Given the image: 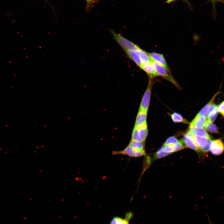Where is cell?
<instances>
[{
	"label": "cell",
	"instance_id": "cell-21",
	"mask_svg": "<svg viewBox=\"0 0 224 224\" xmlns=\"http://www.w3.org/2000/svg\"><path fill=\"white\" fill-rule=\"evenodd\" d=\"M219 111L218 110L217 106L211 112L209 113V114L207 118V120L211 123H213L215 120Z\"/></svg>",
	"mask_w": 224,
	"mask_h": 224
},
{
	"label": "cell",
	"instance_id": "cell-9",
	"mask_svg": "<svg viewBox=\"0 0 224 224\" xmlns=\"http://www.w3.org/2000/svg\"><path fill=\"white\" fill-rule=\"evenodd\" d=\"M206 120L205 117L197 114L191 122L189 126L202 129L204 128Z\"/></svg>",
	"mask_w": 224,
	"mask_h": 224
},
{
	"label": "cell",
	"instance_id": "cell-1",
	"mask_svg": "<svg viewBox=\"0 0 224 224\" xmlns=\"http://www.w3.org/2000/svg\"><path fill=\"white\" fill-rule=\"evenodd\" d=\"M110 31L114 40L124 50L132 49L137 51L139 48L138 45L127 39L122 35L117 34L113 30H110Z\"/></svg>",
	"mask_w": 224,
	"mask_h": 224
},
{
	"label": "cell",
	"instance_id": "cell-22",
	"mask_svg": "<svg viewBox=\"0 0 224 224\" xmlns=\"http://www.w3.org/2000/svg\"><path fill=\"white\" fill-rule=\"evenodd\" d=\"M169 154L165 152L164 149V146H163L156 152L154 156L156 159H159L164 157Z\"/></svg>",
	"mask_w": 224,
	"mask_h": 224
},
{
	"label": "cell",
	"instance_id": "cell-19",
	"mask_svg": "<svg viewBox=\"0 0 224 224\" xmlns=\"http://www.w3.org/2000/svg\"><path fill=\"white\" fill-rule=\"evenodd\" d=\"M171 117L172 121L175 123H183L189 124L188 122L184 119L180 114L174 112L171 115Z\"/></svg>",
	"mask_w": 224,
	"mask_h": 224
},
{
	"label": "cell",
	"instance_id": "cell-12",
	"mask_svg": "<svg viewBox=\"0 0 224 224\" xmlns=\"http://www.w3.org/2000/svg\"><path fill=\"white\" fill-rule=\"evenodd\" d=\"M211 138L193 135L192 141L195 145L199 149L203 147Z\"/></svg>",
	"mask_w": 224,
	"mask_h": 224
},
{
	"label": "cell",
	"instance_id": "cell-31",
	"mask_svg": "<svg viewBox=\"0 0 224 224\" xmlns=\"http://www.w3.org/2000/svg\"><path fill=\"white\" fill-rule=\"evenodd\" d=\"M45 0V1L46 2H47V3H49V4H50L49 3V2H48L47 0Z\"/></svg>",
	"mask_w": 224,
	"mask_h": 224
},
{
	"label": "cell",
	"instance_id": "cell-14",
	"mask_svg": "<svg viewBox=\"0 0 224 224\" xmlns=\"http://www.w3.org/2000/svg\"><path fill=\"white\" fill-rule=\"evenodd\" d=\"M218 93L219 92H218L216 94L210 101L201 109L197 114L199 115L203 116L206 117L208 114L210 105L214 100L215 97Z\"/></svg>",
	"mask_w": 224,
	"mask_h": 224
},
{
	"label": "cell",
	"instance_id": "cell-28",
	"mask_svg": "<svg viewBox=\"0 0 224 224\" xmlns=\"http://www.w3.org/2000/svg\"><path fill=\"white\" fill-rule=\"evenodd\" d=\"M86 2V9L88 10L90 8V7L91 6L92 3L95 2L97 0H85Z\"/></svg>",
	"mask_w": 224,
	"mask_h": 224
},
{
	"label": "cell",
	"instance_id": "cell-2",
	"mask_svg": "<svg viewBox=\"0 0 224 224\" xmlns=\"http://www.w3.org/2000/svg\"><path fill=\"white\" fill-rule=\"evenodd\" d=\"M150 63L153 66L155 70L159 76L172 82L175 86H178L176 82L169 74V72L162 66L161 65L150 58Z\"/></svg>",
	"mask_w": 224,
	"mask_h": 224
},
{
	"label": "cell",
	"instance_id": "cell-29",
	"mask_svg": "<svg viewBox=\"0 0 224 224\" xmlns=\"http://www.w3.org/2000/svg\"><path fill=\"white\" fill-rule=\"evenodd\" d=\"M175 0H167L166 2H167V3H170L171 2H173Z\"/></svg>",
	"mask_w": 224,
	"mask_h": 224
},
{
	"label": "cell",
	"instance_id": "cell-4",
	"mask_svg": "<svg viewBox=\"0 0 224 224\" xmlns=\"http://www.w3.org/2000/svg\"><path fill=\"white\" fill-rule=\"evenodd\" d=\"M209 151L214 155L218 156L222 154L224 152V143L221 139L212 141Z\"/></svg>",
	"mask_w": 224,
	"mask_h": 224
},
{
	"label": "cell",
	"instance_id": "cell-23",
	"mask_svg": "<svg viewBox=\"0 0 224 224\" xmlns=\"http://www.w3.org/2000/svg\"><path fill=\"white\" fill-rule=\"evenodd\" d=\"M132 140L141 142L139 137V130L138 128L135 127H134L132 133Z\"/></svg>",
	"mask_w": 224,
	"mask_h": 224
},
{
	"label": "cell",
	"instance_id": "cell-24",
	"mask_svg": "<svg viewBox=\"0 0 224 224\" xmlns=\"http://www.w3.org/2000/svg\"><path fill=\"white\" fill-rule=\"evenodd\" d=\"M178 139L174 137H169L166 140L164 144V146H166L172 145L179 142Z\"/></svg>",
	"mask_w": 224,
	"mask_h": 224
},
{
	"label": "cell",
	"instance_id": "cell-8",
	"mask_svg": "<svg viewBox=\"0 0 224 224\" xmlns=\"http://www.w3.org/2000/svg\"><path fill=\"white\" fill-rule=\"evenodd\" d=\"M124 50L129 58L132 60L137 65L141 68L143 64L138 52L132 49Z\"/></svg>",
	"mask_w": 224,
	"mask_h": 224
},
{
	"label": "cell",
	"instance_id": "cell-26",
	"mask_svg": "<svg viewBox=\"0 0 224 224\" xmlns=\"http://www.w3.org/2000/svg\"><path fill=\"white\" fill-rule=\"evenodd\" d=\"M212 140L210 139L208 142L202 147L199 149L202 152L207 153L209 151L210 147Z\"/></svg>",
	"mask_w": 224,
	"mask_h": 224
},
{
	"label": "cell",
	"instance_id": "cell-25",
	"mask_svg": "<svg viewBox=\"0 0 224 224\" xmlns=\"http://www.w3.org/2000/svg\"><path fill=\"white\" fill-rule=\"evenodd\" d=\"M183 143L180 141L175 144L171 145L174 152L178 151L184 148Z\"/></svg>",
	"mask_w": 224,
	"mask_h": 224
},
{
	"label": "cell",
	"instance_id": "cell-15",
	"mask_svg": "<svg viewBox=\"0 0 224 224\" xmlns=\"http://www.w3.org/2000/svg\"><path fill=\"white\" fill-rule=\"evenodd\" d=\"M142 64L150 63V58L148 53L139 48L137 51Z\"/></svg>",
	"mask_w": 224,
	"mask_h": 224
},
{
	"label": "cell",
	"instance_id": "cell-18",
	"mask_svg": "<svg viewBox=\"0 0 224 224\" xmlns=\"http://www.w3.org/2000/svg\"><path fill=\"white\" fill-rule=\"evenodd\" d=\"M204 128L211 133H219L218 129L216 125L209 122L207 119Z\"/></svg>",
	"mask_w": 224,
	"mask_h": 224
},
{
	"label": "cell",
	"instance_id": "cell-30",
	"mask_svg": "<svg viewBox=\"0 0 224 224\" xmlns=\"http://www.w3.org/2000/svg\"><path fill=\"white\" fill-rule=\"evenodd\" d=\"M209 224H214L212 222H211L210 220H209Z\"/></svg>",
	"mask_w": 224,
	"mask_h": 224
},
{
	"label": "cell",
	"instance_id": "cell-6",
	"mask_svg": "<svg viewBox=\"0 0 224 224\" xmlns=\"http://www.w3.org/2000/svg\"><path fill=\"white\" fill-rule=\"evenodd\" d=\"M148 54L152 59L163 67L169 72V67L163 54L152 52L148 53Z\"/></svg>",
	"mask_w": 224,
	"mask_h": 224
},
{
	"label": "cell",
	"instance_id": "cell-7",
	"mask_svg": "<svg viewBox=\"0 0 224 224\" xmlns=\"http://www.w3.org/2000/svg\"><path fill=\"white\" fill-rule=\"evenodd\" d=\"M133 216L132 212H128L125 214L124 218L119 217H114L111 219L110 224H129V221Z\"/></svg>",
	"mask_w": 224,
	"mask_h": 224
},
{
	"label": "cell",
	"instance_id": "cell-16",
	"mask_svg": "<svg viewBox=\"0 0 224 224\" xmlns=\"http://www.w3.org/2000/svg\"><path fill=\"white\" fill-rule=\"evenodd\" d=\"M138 128L139 130V135L141 141L142 142H144L146 140L148 133L147 124L140 128Z\"/></svg>",
	"mask_w": 224,
	"mask_h": 224
},
{
	"label": "cell",
	"instance_id": "cell-13",
	"mask_svg": "<svg viewBox=\"0 0 224 224\" xmlns=\"http://www.w3.org/2000/svg\"><path fill=\"white\" fill-rule=\"evenodd\" d=\"M188 131L193 135L211 138L208 134L203 129H198L193 127L189 126Z\"/></svg>",
	"mask_w": 224,
	"mask_h": 224
},
{
	"label": "cell",
	"instance_id": "cell-3",
	"mask_svg": "<svg viewBox=\"0 0 224 224\" xmlns=\"http://www.w3.org/2000/svg\"><path fill=\"white\" fill-rule=\"evenodd\" d=\"M153 84V82L152 78H150L147 88L142 99L139 110L147 111L149 107Z\"/></svg>",
	"mask_w": 224,
	"mask_h": 224
},
{
	"label": "cell",
	"instance_id": "cell-5",
	"mask_svg": "<svg viewBox=\"0 0 224 224\" xmlns=\"http://www.w3.org/2000/svg\"><path fill=\"white\" fill-rule=\"evenodd\" d=\"M112 154L113 155L121 154L126 155L130 157H139L144 156L145 152L144 151L137 150L128 145L123 150L113 151Z\"/></svg>",
	"mask_w": 224,
	"mask_h": 224
},
{
	"label": "cell",
	"instance_id": "cell-17",
	"mask_svg": "<svg viewBox=\"0 0 224 224\" xmlns=\"http://www.w3.org/2000/svg\"><path fill=\"white\" fill-rule=\"evenodd\" d=\"M181 140L186 147L190 148L197 152L199 151L194 144L191 139L184 136L183 139Z\"/></svg>",
	"mask_w": 224,
	"mask_h": 224
},
{
	"label": "cell",
	"instance_id": "cell-20",
	"mask_svg": "<svg viewBox=\"0 0 224 224\" xmlns=\"http://www.w3.org/2000/svg\"><path fill=\"white\" fill-rule=\"evenodd\" d=\"M128 145L137 150L144 151L142 142L131 140Z\"/></svg>",
	"mask_w": 224,
	"mask_h": 224
},
{
	"label": "cell",
	"instance_id": "cell-10",
	"mask_svg": "<svg viewBox=\"0 0 224 224\" xmlns=\"http://www.w3.org/2000/svg\"><path fill=\"white\" fill-rule=\"evenodd\" d=\"M147 112L143 110H139L136 119L135 127L140 128L147 124Z\"/></svg>",
	"mask_w": 224,
	"mask_h": 224
},
{
	"label": "cell",
	"instance_id": "cell-27",
	"mask_svg": "<svg viewBox=\"0 0 224 224\" xmlns=\"http://www.w3.org/2000/svg\"><path fill=\"white\" fill-rule=\"evenodd\" d=\"M217 108L219 112L224 117V101L219 105Z\"/></svg>",
	"mask_w": 224,
	"mask_h": 224
},
{
	"label": "cell",
	"instance_id": "cell-11",
	"mask_svg": "<svg viewBox=\"0 0 224 224\" xmlns=\"http://www.w3.org/2000/svg\"><path fill=\"white\" fill-rule=\"evenodd\" d=\"M141 68L147 73L150 78H152L159 76L150 63L143 64Z\"/></svg>",
	"mask_w": 224,
	"mask_h": 224
}]
</instances>
